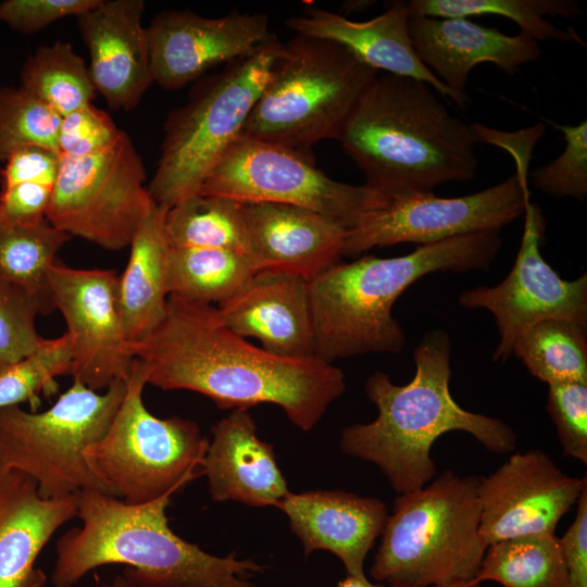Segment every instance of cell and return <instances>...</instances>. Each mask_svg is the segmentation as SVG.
I'll list each match as a JSON object with an SVG mask.
<instances>
[{
	"label": "cell",
	"mask_w": 587,
	"mask_h": 587,
	"mask_svg": "<svg viewBox=\"0 0 587 587\" xmlns=\"http://www.w3.org/2000/svg\"><path fill=\"white\" fill-rule=\"evenodd\" d=\"M201 472L217 502L276 507L290 494L272 445L258 437L247 409L233 410L213 426Z\"/></svg>",
	"instance_id": "obj_25"
},
{
	"label": "cell",
	"mask_w": 587,
	"mask_h": 587,
	"mask_svg": "<svg viewBox=\"0 0 587 587\" xmlns=\"http://www.w3.org/2000/svg\"><path fill=\"white\" fill-rule=\"evenodd\" d=\"M135 357L147 385L199 392L224 410L276 404L302 430L346 390L344 373L332 363L254 347L226 326L217 308L174 295L160 325L135 345Z\"/></svg>",
	"instance_id": "obj_1"
},
{
	"label": "cell",
	"mask_w": 587,
	"mask_h": 587,
	"mask_svg": "<svg viewBox=\"0 0 587 587\" xmlns=\"http://www.w3.org/2000/svg\"><path fill=\"white\" fill-rule=\"evenodd\" d=\"M125 390L126 380L114 382L103 392L74 380L42 412L20 405L0 410V469L32 478L43 498L84 490L110 495L85 452L107 432Z\"/></svg>",
	"instance_id": "obj_9"
},
{
	"label": "cell",
	"mask_w": 587,
	"mask_h": 587,
	"mask_svg": "<svg viewBox=\"0 0 587 587\" xmlns=\"http://www.w3.org/2000/svg\"><path fill=\"white\" fill-rule=\"evenodd\" d=\"M72 352L66 333L46 339L30 354L0 370V410L32 400L54 379L70 375Z\"/></svg>",
	"instance_id": "obj_35"
},
{
	"label": "cell",
	"mask_w": 587,
	"mask_h": 587,
	"mask_svg": "<svg viewBox=\"0 0 587 587\" xmlns=\"http://www.w3.org/2000/svg\"><path fill=\"white\" fill-rule=\"evenodd\" d=\"M407 1H395L369 21L355 22L315 7L286 21L296 33L337 42L377 72L421 80L459 105L461 99L445 86L417 57L409 32Z\"/></svg>",
	"instance_id": "obj_23"
},
{
	"label": "cell",
	"mask_w": 587,
	"mask_h": 587,
	"mask_svg": "<svg viewBox=\"0 0 587 587\" xmlns=\"http://www.w3.org/2000/svg\"><path fill=\"white\" fill-rule=\"evenodd\" d=\"M532 135L535 136V137L537 138V140L539 139V136H538L536 133H532L529 136H532ZM529 136H528V137H529ZM528 137H527V138H528ZM509 138L511 139L510 136H507L505 138H503L499 146L501 147L502 143H503L507 139H509ZM519 138H520V135H519ZM519 138H517V139H519ZM527 138H526V139H527ZM526 139H525V140H526ZM511 141H512V140H511Z\"/></svg>",
	"instance_id": "obj_47"
},
{
	"label": "cell",
	"mask_w": 587,
	"mask_h": 587,
	"mask_svg": "<svg viewBox=\"0 0 587 587\" xmlns=\"http://www.w3.org/2000/svg\"><path fill=\"white\" fill-rule=\"evenodd\" d=\"M415 373L407 385L375 372L365 382L376 419L341 432L340 450L375 464L398 494L428 484L436 474L430 457L441 435L462 430L488 451L504 454L516 446V435L503 421L463 409L450 392L451 340L442 329L426 333L413 352Z\"/></svg>",
	"instance_id": "obj_2"
},
{
	"label": "cell",
	"mask_w": 587,
	"mask_h": 587,
	"mask_svg": "<svg viewBox=\"0 0 587 587\" xmlns=\"http://www.w3.org/2000/svg\"><path fill=\"white\" fill-rule=\"evenodd\" d=\"M146 178L143 162L125 132L98 153L60 155L46 217L70 236L122 250L154 204Z\"/></svg>",
	"instance_id": "obj_11"
},
{
	"label": "cell",
	"mask_w": 587,
	"mask_h": 587,
	"mask_svg": "<svg viewBox=\"0 0 587 587\" xmlns=\"http://www.w3.org/2000/svg\"><path fill=\"white\" fill-rule=\"evenodd\" d=\"M553 126L563 134L565 148L557 159L533 171V184L557 198L583 200L587 196V123Z\"/></svg>",
	"instance_id": "obj_37"
},
{
	"label": "cell",
	"mask_w": 587,
	"mask_h": 587,
	"mask_svg": "<svg viewBox=\"0 0 587 587\" xmlns=\"http://www.w3.org/2000/svg\"><path fill=\"white\" fill-rule=\"evenodd\" d=\"M143 0H100L77 16L97 92L115 111H130L153 83Z\"/></svg>",
	"instance_id": "obj_19"
},
{
	"label": "cell",
	"mask_w": 587,
	"mask_h": 587,
	"mask_svg": "<svg viewBox=\"0 0 587 587\" xmlns=\"http://www.w3.org/2000/svg\"><path fill=\"white\" fill-rule=\"evenodd\" d=\"M502 240L498 230L419 246L394 258L339 262L309 282L315 355L328 363L369 353L398 354L405 335L391 310L402 292L435 272L487 271Z\"/></svg>",
	"instance_id": "obj_5"
},
{
	"label": "cell",
	"mask_w": 587,
	"mask_h": 587,
	"mask_svg": "<svg viewBox=\"0 0 587 587\" xmlns=\"http://www.w3.org/2000/svg\"><path fill=\"white\" fill-rule=\"evenodd\" d=\"M586 329L585 325L563 319L541 321L516 339L512 355L548 385L587 383Z\"/></svg>",
	"instance_id": "obj_31"
},
{
	"label": "cell",
	"mask_w": 587,
	"mask_h": 587,
	"mask_svg": "<svg viewBox=\"0 0 587 587\" xmlns=\"http://www.w3.org/2000/svg\"><path fill=\"white\" fill-rule=\"evenodd\" d=\"M339 141L364 185L392 199L472 179L480 138L475 123L451 114L427 84L383 73L362 95Z\"/></svg>",
	"instance_id": "obj_3"
},
{
	"label": "cell",
	"mask_w": 587,
	"mask_h": 587,
	"mask_svg": "<svg viewBox=\"0 0 587 587\" xmlns=\"http://www.w3.org/2000/svg\"><path fill=\"white\" fill-rule=\"evenodd\" d=\"M336 587H392L382 583H371L366 576L355 577L347 575Z\"/></svg>",
	"instance_id": "obj_44"
},
{
	"label": "cell",
	"mask_w": 587,
	"mask_h": 587,
	"mask_svg": "<svg viewBox=\"0 0 587 587\" xmlns=\"http://www.w3.org/2000/svg\"><path fill=\"white\" fill-rule=\"evenodd\" d=\"M528 138H533V139H535V140L537 141V138H536L535 136H533V135H532L530 137H528ZM508 141H511L510 138L507 139V140L502 143L501 147L503 148V146H504ZM517 142H519V139H517Z\"/></svg>",
	"instance_id": "obj_48"
},
{
	"label": "cell",
	"mask_w": 587,
	"mask_h": 587,
	"mask_svg": "<svg viewBox=\"0 0 587 587\" xmlns=\"http://www.w3.org/2000/svg\"><path fill=\"white\" fill-rule=\"evenodd\" d=\"M100 0H4L0 2V21L22 34H32L70 15L78 16Z\"/></svg>",
	"instance_id": "obj_40"
},
{
	"label": "cell",
	"mask_w": 587,
	"mask_h": 587,
	"mask_svg": "<svg viewBox=\"0 0 587 587\" xmlns=\"http://www.w3.org/2000/svg\"><path fill=\"white\" fill-rule=\"evenodd\" d=\"M146 385L136 359L111 424L85 452L110 495L132 504L173 496L202 475L209 442L193 421L152 414L142 398Z\"/></svg>",
	"instance_id": "obj_10"
},
{
	"label": "cell",
	"mask_w": 587,
	"mask_h": 587,
	"mask_svg": "<svg viewBox=\"0 0 587 587\" xmlns=\"http://www.w3.org/2000/svg\"><path fill=\"white\" fill-rule=\"evenodd\" d=\"M110 587H137L132 580H129L123 573L116 575Z\"/></svg>",
	"instance_id": "obj_45"
},
{
	"label": "cell",
	"mask_w": 587,
	"mask_h": 587,
	"mask_svg": "<svg viewBox=\"0 0 587 587\" xmlns=\"http://www.w3.org/2000/svg\"><path fill=\"white\" fill-rule=\"evenodd\" d=\"M410 15L430 17H467L499 15L513 21L520 34L535 41H573L585 46L573 29H562L549 22L550 17L582 15L580 7L572 0H410Z\"/></svg>",
	"instance_id": "obj_29"
},
{
	"label": "cell",
	"mask_w": 587,
	"mask_h": 587,
	"mask_svg": "<svg viewBox=\"0 0 587 587\" xmlns=\"http://www.w3.org/2000/svg\"><path fill=\"white\" fill-rule=\"evenodd\" d=\"M171 248L224 249L250 255L242 203L226 197L192 195L166 212Z\"/></svg>",
	"instance_id": "obj_27"
},
{
	"label": "cell",
	"mask_w": 587,
	"mask_h": 587,
	"mask_svg": "<svg viewBox=\"0 0 587 587\" xmlns=\"http://www.w3.org/2000/svg\"><path fill=\"white\" fill-rule=\"evenodd\" d=\"M308 557L316 550L335 554L347 575L365 576L364 561L380 536L388 511L376 498L344 490L290 492L276 505Z\"/></svg>",
	"instance_id": "obj_22"
},
{
	"label": "cell",
	"mask_w": 587,
	"mask_h": 587,
	"mask_svg": "<svg viewBox=\"0 0 587 587\" xmlns=\"http://www.w3.org/2000/svg\"><path fill=\"white\" fill-rule=\"evenodd\" d=\"M0 23H1V21H0Z\"/></svg>",
	"instance_id": "obj_49"
},
{
	"label": "cell",
	"mask_w": 587,
	"mask_h": 587,
	"mask_svg": "<svg viewBox=\"0 0 587 587\" xmlns=\"http://www.w3.org/2000/svg\"><path fill=\"white\" fill-rule=\"evenodd\" d=\"M20 87L61 117L92 103L97 92L85 61L65 41L38 47L23 63Z\"/></svg>",
	"instance_id": "obj_32"
},
{
	"label": "cell",
	"mask_w": 587,
	"mask_h": 587,
	"mask_svg": "<svg viewBox=\"0 0 587 587\" xmlns=\"http://www.w3.org/2000/svg\"><path fill=\"white\" fill-rule=\"evenodd\" d=\"M48 312L46 304L27 289L0 282V370L30 354L43 342L35 320Z\"/></svg>",
	"instance_id": "obj_36"
},
{
	"label": "cell",
	"mask_w": 587,
	"mask_h": 587,
	"mask_svg": "<svg viewBox=\"0 0 587 587\" xmlns=\"http://www.w3.org/2000/svg\"><path fill=\"white\" fill-rule=\"evenodd\" d=\"M547 411L564 454L587 463V383L548 385Z\"/></svg>",
	"instance_id": "obj_38"
},
{
	"label": "cell",
	"mask_w": 587,
	"mask_h": 587,
	"mask_svg": "<svg viewBox=\"0 0 587 587\" xmlns=\"http://www.w3.org/2000/svg\"><path fill=\"white\" fill-rule=\"evenodd\" d=\"M436 587H480V584L474 580L457 582L448 585L436 586Z\"/></svg>",
	"instance_id": "obj_46"
},
{
	"label": "cell",
	"mask_w": 587,
	"mask_h": 587,
	"mask_svg": "<svg viewBox=\"0 0 587 587\" xmlns=\"http://www.w3.org/2000/svg\"><path fill=\"white\" fill-rule=\"evenodd\" d=\"M198 193L305 208L333 218L347 232L389 201L365 185L332 179L314 161L292 151L241 136L211 170Z\"/></svg>",
	"instance_id": "obj_12"
},
{
	"label": "cell",
	"mask_w": 587,
	"mask_h": 587,
	"mask_svg": "<svg viewBox=\"0 0 587 587\" xmlns=\"http://www.w3.org/2000/svg\"><path fill=\"white\" fill-rule=\"evenodd\" d=\"M282 43L275 36L253 54L227 63L197 84L187 103L171 112L157 170L147 186L157 204L170 209L199 192L208 174L240 136Z\"/></svg>",
	"instance_id": "obj_8"
},
{
	"label": "cell",
	"mask_w": 587,
	"mask_h": 587,
	"mask_svg": "<svg viewBox=\"0 0 587 587\" xmlns=\"http://www.w3.org/2000/svg\"><path fill=\"white\" fill-rule=\"evenodd\" d=\"M409 32L422 63L463 103L471 71L479 63H494L509 75L537 60V41L521 34L509 36L467 17L410 15Z\"/></svg>",
	"instance_id": "obj_20"
},
{
	"label": "cell",
	"mask_w": 587,
	"mask_h": 587,
	"mask_svg": "<svg viewBox=\"0 0 587 587\" xmlns=\"http://www.w3.org/2000/svg\"><path fill=\"white\" fill-rule=\"evenodd\" d=\"M122 133L107 112L90 103L61 117L58 151L68 158L88 157L114 145Z\"/></svg>",
	"instance_id": "obj_39"
},
{
	"label": "cell",
	"mask_w": 587,
	"mask_h": 587,
	"mask_svg": "<svg viewBox=\"0 0 587 587\" xmlns=\"http://www.w3.org/2000/svg\"><path fill=\"white\" fill-rule=\"evenodd\" d=\"M473 580H492L503 587H566L559 537L536 533L488 546Z\"/></svg>",
	"instance_id": "obj_30"
},
{
	"label": "cell",
	"mask_w": 587,
	"mask_h": 587,
	"mask_svg": "<svg viewBox=\"0 0 587 587\" xmlns=\"http://www.w3.org/2000/svg\"><path fill=\"white\" fill-rule=\"evenodd\" d=\"M378 73L337 42L296 35L282 43L240 136L314 161L313 147L339 140Z\"/></svg>",
	"instance_id": "obj_6"
},
{
	"label": "cell",
	"mask_w": 587,
	"mask_h": 587,
	"mask_svg": "<svg viewBox=\"0 0 587 587\" xmlns=\"http://www.w3.org/2000/svg\"><path fill=\"white\" fill-rule=\"evenodd\" d=\"M78 495L43 498L26 475L0 469V587H42L41 550L77 517Z\"/></svg>",
	"instance_id": "obj_24"
},
{
	"label": "cell",
	"mask_w": 587,
	"mask_h": 587,
	"mask_svg": "<svg viewBox=\"0 0 587 587\" xmlns=\"http://www.w3.org/2000/svg\"><path fill=\"white\" fill-rule=\"evenodd\" d=\"M586 486V475L565 474L541 450L514 453L488 476H478L479 533L487 546L554 533Z\"/></svg>",
	"instance_id": "obj_16"
},
{
	"label": "cell",
	"mask_w": 587,
	"mask_h": 587,
	"mask_svg": "<svg viewBox=\"0 0 587 587\" xmlns=\"http://www.w3.org/2000/svg\"><path fill=\"white\" fill-rule=\"evenodd\" d=\"M217 311L230 330L257 338L273 354L316 357L309 280L299 275L257 271Z\"/></svg>",
	"instance_id": "obj_18"
},
{
	"label": "cell",
	"mask_w": 587,
	"mask_h": 587,
	"mask_svg": "<svg viewBox=\"0 0 587 587\" xmlns=\"http://www.w3.org/2000/svg\"><path fill=\"white\" fill-rule=\"evenodd\" d=\"M61 116L21 87H0V161L25 147L58 152Z\"/></svg>",
	"instance_id": "obj_34"
},
{
	"label": "cell",
	"mask_w": 587,
	"mask_h": 587,
	"mask_svg": "<svg viewBox=\"0 0 587 587\" xmlns=\"http://www.w3.org/2000/svg\"><path fill=\"white\" fill-rule=\"evenodd\" d=\"M478 476L446 470L398 495L370 574L392 587L473 580L488 548L479 533Z\"/></svg>",
	"instance_id": "obj_7"
},
{
	"label": "cell",
	"mask_w": 587,
	"mask_h": 587,
	"mask_svg": "<svg viewBox=\"0 0 587 587\" xmlns=\"http://www.w3.org/2000/svg\"><path fill=\"white\" fill-rule=\"evenodd\" d=\"M52 188L39 184H18L0 191V223L32 226L47 220Z\"/></svg>",
	"instance_id": "obj_42"
},
{
	"label": "cell",
	"mask_w": 587,
	"mask_h": 587,
	"mask_svg": "<svg viewBox=\"0 0 587 587\" xmlns=\"http://www.w3.org/2000/svg\"><path fill=\"white\" fill-rule=\"evenodd\" d=\"M257 272L250 255L214 248H171L167 292L212 304L234 295Z\"/></svg>",
	"instance_id": "obj_28"
},
{
	"label": "cell",
	"mask_w": 587,
	"mask_h": 587,
	"mask_svg": "<svg viewBox=\"0 0 587 587\" xmlns=\"http://www.w3.org/2000/svg\"><path fill=\"white\" fill-rule=\"evenodd\" d=\"M167 210L154 202L128 246L125 270L116 277L117 309L134 347L160 325L166 312L171 250L165 229Z\"/></svg>",
	"instance_id": "obj_26"
},
{
	"label": "cell",
	"mask_w": 587,
	"mask_h": 587,
	"mask_svg": "<svg viewBox=\"0 0 587 587\" xmlns=\"http://www.w3.org/2000/svg\"><path fill=\"white\" fill-rule=\"evenodd\" d=\"M559 542L566 587H587V486L577 500L576 516Z\"/></svg>",
	"instance_id": "obj_43"
},
{
	"label": "cell",
	"mask_w": 587,
	"mask_h": 587,
	"mask_svg": "<svg viewBox=\"0 0 587 587\" xmlns=\"http://www.w3.org/2000/svg\"><path fill=\"white\" fill-rule=\"evenodd\" d=\"M268 25L264 13L232 12L210 18L190 11H162L146 27L153 83L175 90L217 64L251 55L275 37Z\"/></svg>",
	"instance_id": "obj_17"
},
{
	"label": "cell",
	"mask_w": 587,
	"mask_h": 587,
	"mask_svg": "<svg viewBox=\"0 0 587 587\" xmlns=\"http://www.w3.org/2000/svg\"><path fill=\"white\" fill-rule=\"evenodd\" d=\"M524 230L514 265L496 286H478L459 295L467 309H485L495 317L500 340L492 360L505 362L516 339L535 324L563 319L587 326V275L566 280L540 253L546 221L537 203L527 202Z\"/></svg>",
	"instance_id": "obj_14"
},
{
	"label": "cell",
	"mask_w": 587,
	"mask_h": 587,
	"mask_svg": "<svg viewBox=\"0 0 587 587\" xmlns=\"http://www.w3.org/2000/svg\"><path fill=\"white\" fill-rule=\"evenodd\" d=\"M171 498L132 504L99 490L79 492L82 524L57 542L52 585L73 587L97 567L121 564L137 587H257L251 578L265 565L211 554L172 530Z\"/></svg>",
	"instance_id": "obj_4"
},
{
	"label": "cell",
	"mask_w": 587,
	"mask_h": 587,
	"mask_svg": "<svg viewBox=\"0 0 587 587\" xmlns=\"http://www.w3.org/2000/svg\"><path fill=\"white\" fill-rule=\"evenodd\" d=\"M257 271L311 280L341 262L347 229L319 212L283 203L241 202Z\"/></svg>",
	"instance_id": "obj_21"
},
{
	"label": "cell",
	"mask_w": 587,
	"mask_h": 587,
	"mask_svg": "<svg viewBox=\"0 0 587 587\" xmlns=\"http://www.w3.org/2000/svg\"><path fill=\"white\" fill-rule=\"evenodd\" d=\"M529 153L513 155L516 173L482 191L453 198L433 192L389 199L382 209L346 233L342 255L358 258L376 247L419 246L457 236L498 230L524 214L530 201Z\"/></svg>",
	"instance_id": "obj_13"
},
{
	"label": "cell",
	"mask_w": 587,
	"mask_h": 587,
	"mask_svg": "<svg viewBox=\"0 0 587 587\" xmlns=\"http://www.w3.org/2000/svg\"><path fill=\"white\" fill-rule=\"evenodd\" d=\"M70 237L48 220L32 226L0 223V282L27 289L54 310L49 271Z\"/></svg>",
	"instance_id": "obj_33"
},
{
	"label": "cell",
	"mask_w": 587,
	"mask_h": 587,
	"mask_svg": "<svg viewBox=\"0 0 587 587\" xmlns=\"http://www.w3.org/2000/svg\"><path fill=\"white\" fill-rule=\"evenodd\" d=\"M0 170L1 189L33 183L53 188L60 167V154L41 147H25L13 152Z\"/></svg>",
	"instance_id": "obj_41"
},
{
	"label": "cell",
	"mask_w": 587,
	"mask_h": 587,
	"mask_svg": "<svg viewBox=\"0 0 587 587\" xmlns=\"http://www.w3.org/2000/svg\"><path fill=\"white\" fill-rule=\"evenodd\" d=\"M113 270L73 268L57 261L49 271L53 309L62 314L72 352L71 376L92 390L127 380L135 347L116 303Z\"/></svg>",
	"instance_id": "obj_15"
}]
</instances>
